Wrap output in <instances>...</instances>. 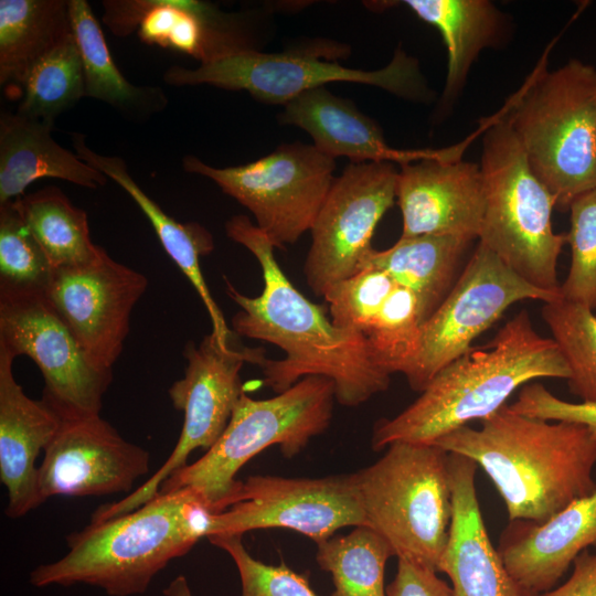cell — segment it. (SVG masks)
Listing matches in <instances>:
<instances>
[{
    "label": "cell",
    "mask_w": 596,
    "mask_h": 596,
    "mask_svg": "<svg viewBox=\"0 0 596 596\" xmlns=\"http://www.w3.org/2000/svg\"><path fill=\"white\" fill-rule=\"evenodd\" d=\"M225 232L255 256L264 280L262 294L251 297L225 279L228 297L241 308L231 329L285 352L283 359L265 356L258 364L266 386L279 394L306 376H324L334 383L337 402L348 407L389 389L391 374L376 362L365 336L333 324L324 307L291 284L275 258L274 244L256 224L234 215Z\"/></svg>",
    "instance_id": "1"
},
{
    "label": "cell",
    "mask_w": 596,
    "mask_h": 596,
    "mask_svg": "<svg viewBox=\"0 0 596 596\" xmlns=\"http://www.w3.org/2000/svg\"><path fill=\"white\" fill-rule=\"evenodd\" d=\"M480 423L433 444L481 467L511 522L543 523L596 490V435L585 425L525 416L508 404Z\"/></svg>",
    "instance_id": "2"
},
{
    "label": "cell",
    "mask_w": 596,
    "mask_h": 596,
    "mask_svg": "<svg viewBox=\"0 0 596 596\" xmlns=\"http://www.w3.org/2000/svg\"><path fill=\"white\" fill-rule=\"evenodd\" d=\"M570 374L555 341L539 334L522 310L489 347L472 348L440 370L400 414L377 421L372 448L397 441L433 444L496 414L523 385L539 379L568 380Z\"/></svg>",
    "instance_id": "3"
},
{
    "label": "cell",
    "mask_w": 596,
    "mask_h": 596,
    "mask_svg": "<svg viewBox=\"0 0 596 596\" xmlns=\"http://www.w3.org/2000/svg\"><path fill=\"white\" fill-rule=\"evenodd\" d=\"M214 514L190 487L159 492L128 513L70 534L68 552L36 566L29 582L36 587L86 584L109 596L143 594L170 561L209 535Z\"/></svg>",
    "instance_id": "4"
},
{
    "label": "cell",
    "mask_w": 596,
    "mask_h": 596,
    "mask_svg": "<svg viewBox=\"0 0 596 596\" xmlns=\"http://www.w3.org/2000/svg\"><path fill=\"white\" fill-rule=\"evenodd\" d=\"M529 164L568 210L596 188V68L571 60L555 71L538 70L504 114Z\"/></svg>",
    "instance_id": "5"
},
{
    "label": "cell",
    "mask_w": 596,
    "mask_h": 596,
    "mask_svg": "<svg viewBox=\"0 0 596 596\" xmlns=\"http://www.w3.org/2000/svg\"><path fill=\"white\" fill-rule=\"evenodd\" d=\"M334 401V383L319 375L306 376L267 400H254L244 392L216 443L200 459L172 473L159 492L190 487L215 513L223 512L237 500L243 485L235 478L238 470L274 445L286 458L298 455L329 427Z\"/></svg>",
    "instance_id": "6"
},
{
    "label": "cell",
    "mask_w": 596,
    "mask_h": 596,
    "mask_svg": "<svg viewBox=\"0 0 596 596\" xmlns=\"http://www.w3.org/2000/svg\"><path fill=\"white\" fill-rule=\"evenodd\" d=\"M480 169L486 205L479 244L528 284L561 297L557 260L567 236L553 231L554 199L504 116L486 123Z\"/></svg>",
    "instance_id": "7"
},
{
    "label": "cell",
    "mask_w": 596,
    "mask_h": 596,
    "mask_svg": "<svg viewBox=\"0 0 596 596\" xmlns=\"http://www.w3.org/2000/svg\"><path fill=\"white\" fill-rule=\"evenodd\" d=\"M354 476L365 525L397 558L439 572L453 514L449 453L435 444L397 441Z\"/></svg>",
    "instance_id": "8"
},
{
    "label": "cell",
    "mask_w": 596,
    "mask_h": 596,
    "mask_svg": "<svg viewBox=\"0 0 596 596\" xmlns=\"http://www.w3.org/2000/svg\"><path fill=\"white\" fill-rule=\"evenodd\" d=\"M173 86L207 84L246 91L265 104L286 105L299 95L333 82L372 85L411 99L428 95L417 61L396 50L392 61L376 71L321 61L315 51L264 53L255 49L234 52L196 68L172 65L163 74Z\"/></svg>",
    "instance_id": "9"
},
{
    "label": "cell",
    "mask_w": 596,
    "mask_h": 596,
    "mask_svg": "<svg viewBox=\"0 0 596 596\" xmlns=\"http://www.w3.org/2000/svg\"><path fill=\"white\" fill-rule=\"evenodd\" d=\"M182 167L211 179L244 205L275 248L295 244L310 231L336 179V159L301 142L281 145L241 166L215 168L187 156Z\"/></svg>",
    "instance_id": "10"
},
{
    "label": "cell",
    "mask_w": 596,
    "mask_h": 596,
    "mask_svg": "<svg viewBox=\"0 0 596 596\" xmlns=\"http://www.w3.org/2000/svg\"><path fill=\"white\" fill-rule=\"evenodd\" d=\"M188 362L183 379L169 389L174 408L183 412L178 443L166 462L143 485L117 502L100 505L92 515L98 522L128 513L159 493L161 485L185 467L198 448L209 450L230 423L244 393L240 372L245 363L258 365L264 348L223 347L211 332L196 345L189 341L183 351Z\"/></svg>",
    "instance_id": "11"
},
{
    "label": "cell",
    "mask_w": 596,
    "mask_h": 596,
    "mask_svg": "<svg viewBox=\"0 0 596 596\" xmlns=\"http://www.w3.org/2000/svg\"><path fill=\"white\" fill-rule=\"evenodd\" d=\"M560 298L528 284L490 249L478 246L451 289L424 321L418 350L404 375L422 392L446 365L472 347L513 304Z\"/></svg>",
    "instance_id": "12"
},
{
    "label": "cell",
    "mask_w": 596,
    "mask_h": 596,
    "mask_svg": "<svg viewBox=\"0 0 596 596\" xmlns=\"http://www.w3.org/2000/svg\"><path fill=\"white\" fill-rule=\"evenodd\" d=\"M0 347L34 361L45 383L42 400L61 418L100 414L113 371L91 363L45 292L0 290Z\"/></svg>",
    "instance_id": "13"
},
{
    "label": "cell",
    "mask_w": 596,
    "mask_h": 596,
    "mask_svg": "<svg viewBox=\"0 0 596 596\" xmlns=\"http://www.w3.org/2000/svg\"><path fill=\"white\" fill-rule=\"evenodd\" d=\"M398 171L392 162H351L334 182L310 228L304 274L322 296L360 272L383 215L396 201Z\"/></svg>",
    "instance_id": "14"
},
{
    "label": "cell",
    "mask_w": 596,
    "mask_h": 596,
    "mask_svg": "<svg viewBox=\"0 0 596 596\" xmlns=\"http://www.w3.org/2000/svg\"><path fill=\"white\" fill-rule=\"evenodd\" d=\"M360 525H365V517L354 473L251 476L243 481L236 502L214 514L207 536L288 529L319 544L341 528Z\"/></svg>",
    "instance_id": "15"
},
{
    "label": "cell",
    "mask_w": 596,
    "mask_h": 596,
    "mask_svg": "<svg viewBox=\"0 0 596 596\" xmlns=\"http://www.w3.org/2000/svg\"><path fill=\"white\" fill-rule=\"evenodd\" d=\"M147 277L113 259L102 247L92 260L54 268L46 297L91 363L113 371L130 329Z\"/></svg>",
    "instance_id": "16"
},
{
    "label": "cell",
    "mask_w": 596,
    "mask_h": 596,
    "mask_svg": "<svg viewBox=\"0 0 596 596\" xmlns=\"http://www.w3.org/2000/svg\"><path fill=\"white\" fill-rule=\"evenodd\" d=\"M149 464L148 450L121 437L100 414L62 418L39 467L40 493L45 501L127 492Z\"/></svg>",
    "instance_id": "17"
},
{
    "label": "cell",
    "mask_w": 596,
    "mask_h": 596,
    "mask_svg": "<svg viewBox=\"0 0 596 596\" xmlns=\"http://www.w3.org/2000/svg\"><path fill=\"white\" fill-rule=\"evenodd\" d=\"M396 201L402 213V237L479 238L486 205L480 164L460 158L402 164Z\"/></svg>",
    "instance_id": "18"
},
{
    "label": "cell",
    "mask_w": 596,
    "mask_h": 596,
    "mask_svg": "<svg viewBox=\"0 0 596 596\" xmlns=\"http://www.w3.org/2000/svg\"><path fill=\"white\" fill-rule=\"evenodd\" d=\"M104 23L116 35L137 32L151 45L179 51L201 63L252 49L234 15L194 0L104 1Z\"/></svg>",
    "instance_id": "19"
},
{
    "label": "cell",
    "mask_w": 596,
    "mask_h": 596,
    "mask_svg": "<svg viewBox=\"0 0 596 596\" xmlns=\"http://www.w3.org/2000/svg\"><path fill=\"white\" fill-rule=\"evenodd\" d=\"M471 459L449 453L453 514L439 572L456 596H541L521 585L492 545L478 501Z\"/></svg>",
    "instance_id": "20"
},
{
    "label": "cell",
    "mask_w": 596,
    "mask_h": 596,
    "mask_svg": "<svg viewBox=\"0 0 596 596\" xmlns=\"http://www.w3.org/2000/svg\"><path fill=\"white\" fill-rule=\"evenodd\" d=\"M13 358L0 347V479L8 517H23L44 502L35 460L56 435L62 418L43 400L30 398L13 374Z\"/></svg>",
    "instance_id": "21"
},
{
    "label": "cell",
    "mask_w": 596,
    "mask_h": 596,
    "mask_svg": "<svg viewBox=\"0 0 596 596\" xmlns=\"http://www.w3.org/2000/svg\"><path fill=\"white\" fill-rule=\"evenodd\" d=\"M596 544V490L571 502L543 523L512 521L498 551L521 585L551 590L575 558Z\"/></svg>",
    "instance_id": "22"
},
{
    "label": "cell",
    "mask_w": 596,
    "mask_h": 596,
    "mask_svg": "<svg viewBox=\"0 0 596 596\" xmlns=\"http://www.w3.org/2000/svg\"><path fill=\"white\" fill-rule=\"evenodd\" d=\"M279 121L307 131L315 141L313 146L329 157H347L353 163L385 161L402 166L441 156L439 150L391 148L373 119L324 87L308 91L288 102Z\"/></svg>",
    "instance_id": "23"
},
{
    "label": "cell",
    "mask_w": 596,
    "mask_h": 596,
    "mask_svg": "<svg viewBox=\"0 0 596 596\" xmlns=\"http://www.w3.org/2000/svg\"><path fill=\"white\" fill-rule=\"evenodd\" d=\"M72 142L75 153L83 161L121 187L145 213L162 247L203 301L211 319L212 333L221 345H230L236 334L213 299L200 266V258L210 254L214 247L210 232L200 224L180 223L168 215L132 179L121 158L97 153L86 145L84 136L79 134L72 136Z\"/></svg>",
    "instance_id": "24"
},
{
    "label": "cell",
    "mask_w": 596,
    "mask_h": 596,
    "mask_svg": "<svg viewBox=\"0 0 596 596\" xmlns=\"http://www.w3.org/2000/svg\"><path fill=\"white\" fill-rule=\"evenodd\" d=\"M53 123L3 113L0 118V204L22 195L31 183L54 178L97 189L108 178L60 146Z\"/></svg>",
    "instance_id": "25"
},
{
    "label": "cell",
    "mask_w": 596,
    "mask_h": 596,
    "mask_svg": "<svg viewBox=\"0 0 596 596\" xmlns=\"http://www.w3.org/2000/svg\"><path fill=\"white\" fill-rule=\"evenodd\" d=\"M470 242L454 235L401 236L386 249L372 248L360 270L381 269L396 285L413 291L425 321L451 289L456 267Z\"/></svg>",
    "instance_id": "26"
},
{
    "label": "cell",
    "mask_w": 596,
    "mask_h": 596,
    "mask_svg": "<svg viewBox=\"0 0 596 596\" xmlns=\"http://www.w3.org/2000/svg\"><path fill=\"white\" fill-rule=\"evenodd\" d=\"M71 33L68 0H1V85L21 87L32 66Z\"/></svg>",
    "instance_id": "27"
},
{
    "label": "cell",
    "mask_w": 596,
    "mask_h": 596,
    "mask_svg": "<svg viewBox=\"0 0 596 596\" xmlns=\"http://www.w3.org/2000/svg\"><path fill=\"white\" fill-rule=\"evenodd\" d=\"M404 4L439 31L448 54L444 96H456L479 52L497 40L501 13L487 0H406Z\"/></svg>",
    "instance_id": "28"
},
{
    "label": "cell",
    "mask_w": 596,
    "mask_h": 596,
    "mask_svg": "<svg viewBox=\"0 0 596 596\" xmlns=\"http://www.w3.org/2000/svg\"><path fill=\"white\" fill-rule=\"evenodd\" d=\"M68 8L83 65L85 96L127 114H147L162 108L167 100L161 89L135 86L119 71L89 3L68 0Z\"/></svg>",
    "instance_id": "29"
},
{
    "label": "cell",
    "mask_w": 596,
    "mask_h": 596,
    "mask_svg": "<svg viewBox=\"0 0 596 596\" xmlns=\"http://www.w3.org/2000/svg\"><path fill=\"white\" fill-rule=\"evenodd\" d=\"M13 204L53 268L85 264L102 246L93 243L88 219L56 187L24 194Z\"/></svg>",
    "instance_id": "30"
},
{
    "label": "cell",
    "mask_w": 596,
    "mask_h": 596,
    "mask_svg": "<svg viewBox=\"0 0 596 596\" xmlns=\"http://www.w3.org/2000/svg\"><path fill=\"white\" fill-rule=\"evenodd\" d=\"M317 545V563L331 574L334 585L331 596H386L384 571L394 553L373 529L354 526Z\"/></svg>",
    "instance_id": "31"
},
{
    "label": "cell",
    "mask_w": 596,
    "mask_h": 596,
    "mask_svg": "<svg viewBox=\"0 0 596 596\" xmlns=\"http://www.w3.org/2000/svg\"><path fill=\"white\" fill-rule=\"evenodd\" d=\"M20 89L17 113L49 123L85 96L83 65L73 31L32 66Z\"/></svg>",
    "instance_id": "32"
},
{
    "label": "cell",
    "mask_w": 596,
    "mask_h": 596,
    "mask_svg": "<svg viewBox=\"0 0 596 596\" xmlns=\"http://www.w3.org/2000/svg\"><path fill=\"white\" fill-rule=\"evenodd\" d=\"M542 318L570 369V391L596 403V313L562 297L544 302Z\"/></svg>",
    "instance_id": "33"
},
{
    "label": "cell",
    "mask_w": 596,
    "mask_h": 596,
    "mask_svg": "<svg viewBox=\"0 0 596 596\" xmlns=\"http://www.w3.org/2000/svg\"><path fill=\"white\" fill-rule=\"evenodd\" d=\"M423 323L415 294L396 285L364 333L376 362L390 374H403L414 359Z\"/></svg>",
    "instance_id": "34"
},
{
    "label": "cell",
    "mask_w": 596,
    "mask_h": 596,
    "mask_svg": "<svg viewBox=\"0 0 596 596\" xmlns=\"http://www.w3.org/2000/svg\"><path fill=\"white\" fill-rule=\"evenodd\" d=\"M53 269L13 201L0 204V290L45 292Z\"/></svg>",
    "instance_id": "35"
},
{
    "label": "cell",
    "mask_w": 596,
    "mask_h": 596,
    "mask_svg": "<svg viewBox=\"0 0 596 596\" xmlns=\"http://www.w3.org/2000/svg\"><path fill=\"white\" fill-rule=\"evenodd\" d=\"M566 233L571 265L560 287L561 297L596 309V188L579 195L570 206Z\"/></svg>",
    "instance_id": "36"
},
{
    "label": "cell",
    "mask_w": 596,
    "mask_h": 596,
    "mask_svg": "<svg viewBox=\"0 0 596 596\" xmlns=\"http://www.w3.org/2000/svg\"><path fill=\"white\" fill-rule=\"evenodd\" d=\"M395 286L389 274L376 268L334 284L323 295L332 323L364 334Z\"/></svg>",
    "instance_id": "37"
},
{
    "label": "cell",
    "mask_w": 596,
    "mask_h": 596,
    "mask_svg": "<svg viewBox=\"0 0 596 596\" xmlns=\"http://www.w3.org/2000/svg\"><path fill=\"white\" fill-rule=\"evenodd\" d=\"M234 561L242 585V596H319L307 574H299L284 563L265 564L246 551L241 534H213L206 538Z\"/></svg>",
    "instance_id": "38"
},
{
    "label": "cell",
    "mask_w": 596,
    "mask_h": 596,
    "mask_svg": "<svg viewBox=\"0 0 596 596\" xmlns=\"http://www.w3.org/2000/svg\"><path fill=\"white\" fill-rule=\"evenodd\" d=\"M509 406L513 412L530 417L578 423L596 435V403L561 400L538 382L523 385Z\"/></svg>",
    "instance_id": "39"
},
{
    "label": "cell",
    "mask_w": 596,
    "mask_h": 596,
    "mask_svg": "<svg viewBox=\"0 0 596 596\" xmlns=\"http://www.w3.org/2000/svg\"><path fill=\"white\" fill-rule=\"evenodd\" d=\"M436 573L415 562L398 558L395 577L386 587V596H456L453 587Z\"/></svg>",
    "instance_id": "40"
},
{
    "label": "cell",
    "mask_w": 596,
    "mask_h": 596,
    "mask_svg": "<svg viewBox=\"0 0 596 596\" xmlns=\"http://www.w3.org/2000/svg\"><path fill=\"white\" fill-rule=\"evenodd\" d=\"M570 578L560 587L541 596H596V554L584 551L573 562Z\"/></svg>",
    "instance_id": "41"
},
{
    "label": "cell",
    "mask_w": 596,
    "mask_h": 596,
    "mask_svg": "<svg viewBox=\"0 0 596 596\" xmlns=\"http://www.w3.org/2000/svg\"><path fill=\"white\" fill-rule=\"evenodd\" d=\"M164 596H192L188 581L183 575L177 576L162 590Z\"/></svg>",
    "instance_id": "42"
},
{
    "label": "cell",
    "mask_w": 596,
    "mask_h": 596,
    "mask_svg": "<svg viewBox=\"0 0 596 596\" xmlns=\"http://www.w3.org/2000/svg\"><path fill=\"white\" fill-rule=\"evenodd\" d=\"M594 311H595V313H596V309H595Z\"/></svg>",
    "instance_id": "43"
}]
</instances>
